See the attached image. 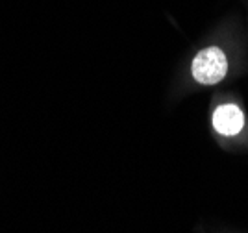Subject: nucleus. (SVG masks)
Returning a JSON list of instances; mask_svg holds the SVG:
<instances>
[{"instance_id": "1", "label": "nucleus", "mask_w": 248, "mask_h": 233, "mask_svg": "<svg viewBox=\"0 0 248 233\" xmlns=\"http://www.w3.org/2000/svg\"><path fill=\"white\" fill-rule=\"evenodd\" d=\"M191 74L202 85H215L228 74V58L222 48L207 47L195 56L191 63Z\"/></svg>"}, {"instance_id": "2", "label": "nucleus", "mask_w": 248, "mask_h": 233, "mask_svg": "<svg viewBox=\"0 0 248 233\" xmlns=\"http://www.w3.org/2000/svg\"><path fill=\"white\" fill-rule=\"evenodd\" d=\"M213 128L224 137H233L245 128V113L235 104H222L213 113Z\"/></svg>"}]
</instances>
